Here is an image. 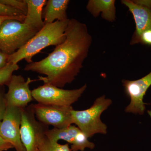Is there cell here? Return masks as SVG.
Wrapping results in <instances>:
<instances>
[{
    "mask_svg": "<svg viewBox=\"0 0 151 151\" xmlns=\"http://www.w3.org/2000/svg\"><path fill=\"white\" fill-rule=\"evenodd\" d=\"M19 69L17 64L11 62H8L5 66L0 68V86L7 85L14 71Z\"/></svg>",
    "mask_w": 151,
    "mask_h": 151,
    "instance_id": "obj_17",
    "label": "cell"
},
{
    "mask_svg": "<svg viewBox=\"0 0 151 151\" xmlns=\"http://www.w3.org/2000/svg\"><path fill=\"white\" fill-rule=\"evenodd\" d=\"M147 113L148 114L149 116H150V117L151 118V111H148Z\"/></svg>",
    "mask_w": 151,
    "mask_h": 151,
    "instance_id": "obj_26",
    "label": "cell"
},
{
    "mask_svg": "<svg viewBox=\"0 0 151 151\" xmlns=\"http://www.w3.org/2000/svg\"><path fill=\"white\" fill-rule=\"evenodd\" d=\"M122 84L130 103L125 109V112L142 115L145 113L146 105L143 101L146 92L151 86V71L142 78L137 80L124 79Z\"/></svg>",
    "mask_w": 151,
    "mask_h": 151,
    "instance_id": "obj_9",
    "label": "cell"
},
{
    "mask_svg": "<svg viewBox=\"0 0 151 151\" xmlns=\"http://www.w3.org/2000/svg\"><path fill=\"white\" fill-rule=\"evenodd\" d=\"M115 4V0H89L86 8L94 17H97L101 14L102 18L113 22L116 19Z\"/></svg>",
    "mask_w": 151,
    "mask_h": 151,
    "instance_id": "obj_13",
    "label": "cell"
},
{
    "mask_svg": "<svg viewBox=\"0 0 151 151\" xmlns=\"http://www.w3.org/2000/svg\"><path fill=\"white\" fill-rule=\"evenodd\" d=\"M15 19H8L0 26V50L10 55L21 48L38 32Z\"/></svg>",
    "mask_w": 151,
    "mask_h": 151,
    "instance_id": "obj_4",
    "label": "cell"
},
{
    "mask_svg": "<svg viewBox=\"0 0 151 151\" xmlns=\"http://www.w3.org/2000/svg\"><path fill=\"white\" fill-rule=\"evenodd\" d=\"M122 4L129 9L134 20L136 29L130 44H136L139 36L145 30L151 29V10L137 4L133 1L122 0Z\"/></svg>",
    "mask_w": 151,
    "mask_h": 151,
    "instance_id": "obj_12",
    "label": "cell"
},
{
    "mask_svg": "<svg viewBox=\"0 0 151 151\" xmlns=\"http://www.w3.org/2000/svg\"><path fill=\"white\" fill-rule=\"evenodd\" d=\"M87 87L85 84L78 89L67 90L44 84L32 91L33 98L45 105L70 106L78 101Z\"/></svg>",
    "mask_w": 151,
    "mask_h": 151,
    "instance_id": "obj_5",
    "label": "cell"
},
{
    "mask_svg": "<svg viewBox=\"0 0 151 151\" xmlns=\"http://www.w3.org/2000/svg\"><path fill=\"white\" fill-rule=\"evenodd\" d=\"M48 129L47 126L37 120L30 105L22 108L20 137L26 151H39V138Z\"/></svg>",
    "mask_w": 151,
    "mask_h": 151,
    "instance_id": "obj_7",
    "label": "cell"
},
{
    "mask_svg": "<svg viewBox=\"0 0 151 151\" xmlns=\"http://www.w3.org/2000/svg\"><path fill=\"white\" fill-rule=\"evenodd\" d=\"M9 55L0 50V68L4 67L8 63Z\"/></svg>",
    "mask_w": 151,
    "mask_h": 151,
    "instance_id": "obj_24",
    "label": "cell"
},
{
    "mask_svg": "<svg viewBox=\"0 0 151 151\" xmlns=\"http://www.w3.org/2000/svg\"><path fill=\"white\" fill-rule=\"evenodd\" d=\"M38 148L39 151H73L68 143L61 145L58 142L52 141L47 138L45 133L39 138Z\"/></svg>",
    "mask_w": 151,
    "mask_h": 151,
    "instance_id": "obj_16",
    "label": "cell"
},
{
    "mask_svg": "<svg viewBox=\"0 0 151 151\" xmlns=\"http://www.w3.org/2000/svg\"><path fill=\"white\" fill-rule=\"evenodd\" d=\"M45 135L52 141L58 142L63 140L71 144L70 148L73 151H84L86 148L92 150L95 147L94 143L89 141L85 134L78 127L73 125L63 129L54 128L48 129Z\"/></svg>",
    "mask_w": 151,
    "mask_h": 151,
    "instance_id": "obj_11",
    "label": "cell"
},
{
    "mask_svg": "<svg viewBox=\"0 0 151 151\" xmlns=\"http://www.w3.org/2000/svg\"><path fill=\"white\" fill-rule=\"evenodd\" d=\"M133 1L137 4L145 7L151 10V0H135Z\"/></svg>",
    "mask_w": 151,
    "mask_h": 151,
    "instance_id": "obj_25",
    "label": "cell"
},
{
    "mask_svg": "<svg viewBox=\"0 0 151 151\" xmlns=\"http://www.w3.org/2000/svg\"><path fill=\"white\" fill-rule=\"evenodd\" d=\"M140 43L151 47V29L145 30L139 36L137 44Z\"/></svg>",
    "mask_w": 151,
    "mask_h": 151,
    "instance_id": "obj_20",
    "label": "cell"
},
{
    "mask_svg": "<svg viewBox=\"0 0 151 151\" xmlns=\"http://www.w3.org/2000/svg\"><path fill=\"white\" fill-rule=\"evenodd\" d=\"M92 42L86 24L70 19L65 40L45 58L28 63L24 70L43 74L38 80L62 88L73 82L80 73L88 56Z\"/></svg>",
    "mask_w": 151,
    "mask_h": 151,
    "instance_id": "obj_1",
    "label": "cell"
},
{
    "mask_svg": "<svg viewBox=\"0 0 151 151\" xmlns=\"http://www.w3.org/2000/svg\"><path fill=\"white\" fill-rule=\"evenodd\" d=\"M3 86H0V124L4 118L7 107L6 94Z\"/></svg>",
    "mask_w": 151,
    "mask_h": 151,
    "instance_id": "obj_21",
    "label": "cell"
},
{
    "mask_svg": "<svg viewBox=\"0 0 151 151\" xmlns=\"http://www.w3.org/2000/svg\"><path fill=\"white\" fill-rule=\"evenodd\" d=\"M69 0H48L43 11L45 24L51 23L56 21L68 19L67 15Z\"/></svg>",
    "mask_w": 151,
    "mask_h": 151,
    "instance_id": "obj_14",
    "label": "cell"
},
{
    "mask_svg": "<svg viewBox=\"0 0 151 151\" xmlns=\"http://www.w3.org/2000/svg\"><path fill=\"white\" fill-rule=\"evenodd\" d=\"M70 19L55 21L45 25L25 45L9 55L8 62L17 64L24 59L28 63L33 62L32 58L42 50L50 46H57L65 39V31Z\"/></svg>",
    "mask_w": 151,
    "mask_h": 151,
    "instance_id": "obj_2",
    "label": "cell"
},
{
    "mask_svg": "<svg viewBox=\"0 0 151 151\" xmlns=\"http://www.w3.org/2000/svg\"><path fill=\"white\" fill-rule=\"evenodd\" d=\"M0 3L22 11L26 15L27 7L24 0H0Z\"/></svg>",
    "mask_w": 151,
    "mask_h": 151,
    "instance_id": "obj_18",
    "label": "cell"
},
{
    "mask_svg": "<svg viewBox=\"0 0 151 151\" xmlns=\"http://www.w3.org/2000/svg\"><path fill=\"white\" fill-rule=\"evenodd\" d=\"M27 9L24 23L40 31L44 27L42 20L43 7L46 5V0H24Z\"/></svg>",
    "mask_w": 151,
    "mask_h": 151,
    "instance_id": "obj_15",
    "label": "cell"
},
{
    "mask_svg": "<svg viewBox=\"0 0 151 151\" xmlns=\"http://www.w3.org/2000/svg\"><path fill=\"white\" fill-rule=\"evenodd\" d=\"M35 117L45 125L63 129L72 125V106L45 105L37 103L30 105Z\"/></svg>",
    "mask_w": 151,
    "mask_h": 151,
    "instance_id": "obj_6",
    "label": "cell"
},
{
    "mask_svg": "<svg viewBox=\"0 0 151 151\" xmlns=\"http://www.w3.org/2000/svg\"><path fill=\"white\" fill-rule=\"evenodd\" d=\"M112 103V100L106 98L104 95L97 98L88 109L83 111L73 110L71 113L73 124L88 138L92 137L95 134H105L107 127L102 122L100 117Z\"/></svg>",
    "mask_w": 151,
    "mask_h": 151,
    "instance_id": "obj_3",
    "label": "cell"
},
{
    "mask_svg": "<svg viewBox=\"0 0 151 151\" xmlns=\"http://www.w3.org/2000/svg\"><path fill=\"white\" fill-rule=\"evenodd\" d=\"M26 15L22 11L0 3V16L16 17Z\"/></svg>",
    "mask_w": 151,
    "mask_h": 151,
    "instance_id": "obj_19",
    "label": "cell"
},
{
    "mask_svg": "<svg viewBox=\"0 0 151 151\" xmlns=\"http://www.w3.org/2000/svg\"><path fill=\"white\" fill-rule=\"evenodd\" d=\"M13 148V147L11 144L6 142L0 137V151H7Z\"/></svg>",
    "mask_w": 151,
    "mask_h": 151,
    "instance_id": "obj_23",
    "label": "cell"
},
{
    "mask_svg": "<svg viewBox=\"0 0 151 151\" xmlns=\"http://www.w3.org/2000/svg\"><path fill=\"white\" fill-rule=\"evenodd\" d=\"M26 15L20 16H0V26L6 20L8 19H15L22 22L24 21L25 19Z\"/></svg>",
    "mask_w": 151,
    "mask_h": 151,
    "instance_id": "obj_22",
    "label": "cell"
},
{
    "mask_svg": "<svg viewBox=\"0 0 151 151\" xmlns=\"http://www.w3.org/2000/svg\"><path fill=\"white\" fill-rule=\"evenodd\" d=\"M36 80L28 78L26 81L22 75H13L7 86L8 91L6 94L7 106L24 108L33 100L29 84Z\"/></svg>",
    "mask_w": 151,
    "mask_h": 151,
    "instance_id": "obj_10",
    "label": "cell"
},
{
    "mask_svg": "<svg viewBox=\"0 0 151 151\" xmlns=\"http://www.w3.org/2000/svg\"><path fill=\"white\" fill-rule=\"evenodd\" d=\"M22 108L7 106L0 124V137L13 146L16 151H26L20 137Z\"/></svg>",
    "mask_w": 151,
    "mask_h": 151,
    "instance_id": "obj_8",
    "label": "cell"
}]
</instances>
